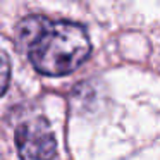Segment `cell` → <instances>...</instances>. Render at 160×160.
<instances>
[{"label": "cell", "instance_id": "cell-1", "mask_svg": "<svg viewBox=\"0 0 160 160\" xmlns=\"http://www.w3.org/2000/svg\"><path fill=\"white\" fill-rule=\"evenodd\" d=\"M18 36L31 64L45 76H66L90 57L86 29L72 21H52L29 16L19 24Z\"/></svg>", "mask_w": 160, "mask_h": 160}, {"label": "cell", "instance_id": "cell-2", "mask_svg": "<svg viewBox=\"0 0 160 160\" xmlns=\"http://www.w3.org/2000/svg\"><path fill=\"white\" fill-rule=\"evenodd\" d=\"M16 146L21 160H52L57 152L53 132L43 117L29 119L16 129Z\"/></svg>", "mask_w": 160, "mask_h": 160}, {"label": "cell", "instance_id": "cell-3", "mask_svg": "<svg viewBox=\"0 0 160 160\" xmlns=\"http://www.w3.org/2000/svg\"><path fill=\"white\" fill-rule=\"evenodd\" d=\"M9 79H11V64H9L7 55L0 50V97L7 90Z\"/></svg>", "mask_w": 160, "mask_h": 160}]
</instances>
